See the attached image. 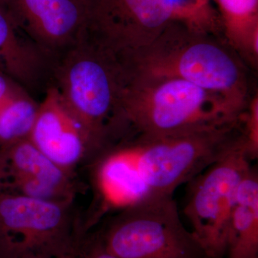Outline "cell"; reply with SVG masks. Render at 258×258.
Segmentation results:
<instances>
[{
    "label": "cell",
    "mask_w": 258,
    "mask_h": 258,
    "mask_svg": "<svg viewBox=\"0 0 258 258\" xmlns=\"http://www.w3.org/2000/svg\"><path fill=\"white\" fill-rule=\"evenodd\" d=\"M117 57L126 79L184 80L242 111L251 99L244 60L221 36L176 24L150 45Z\"/></svg>",
    "instance_id": "cell-1"
},
{
    "label": "cell",
    "mask_w": 258,
    "mask_h": 258,
    "mask_svg": "<svg viewBox=\"0 0 258 258\" xmlns=\"http://www.w3.org/2000/svg\"><path fill=\"white\" fill-rule=\"evenodd\" d=\"M55 84L96 154L123 132L120 116L124 72L117 56L86 36L52 64Z\"/></svg>",
    "instance_id": "cell-2"
},
{
    "label": "cell",
    "mask_w": 258,
    "mask_h": 258,
    "mask_svg": "<svg viewBox=\"0 0 258 258\" xmlns=\"http://www.w3.org/2000/svg\"><path fill=\"white\" fill-rule=\"evenodd\" d=\"M244 111L179 79H125L120 115L125 134L159 137L240 122Z\"/></svg>",
    "instance_id": "cell-3"
},
{
    "label": "cell",
    "mask_w": 258,
    "mask_h": 258,
    "mask_svg": "<svg viewBox=\"0 0 258 258\" xmlns=\"http://www.w3.org/2000/svg\"><path fill=\"white\" fill-rule=\"evenodd\" d=\"M242 144L241 119L164 137L133 136L118 145L130 159L147 195L173 196L179 186Z\"/></svg>",
    "instance_id": "cell-4"
},
{
    "label": "cell",
    "mask_w": 258,
    "mask_h": 258,
    "mask_svg": "<svg viewBox=\"0 0 258 258\" xmlns=\"http://www.w3.org/2000/svg\"><path fill=\"white\" fill-rule=\"evenodd\" d=\"M85 237L74 202L0 191V258L74 257Z\"/></svg>",
    "instance_id": "cell-5"
},
{
    "label": "cell",
    "mask_w": 258,
    "mask_h": 258,
    "mask_svg": "<svg viewBox=\"0 0 258 258\" xmlns=\"http://www.w3.org/2000/svg\"><path fill=\"white\" fill-rule=\"evenodd\" d=\"M99 236L118 258H210L185 227L173 196L147 195L121 209Z\"/></svg>",
    "instance_id": "cell-6"
},
{
    "label": "cell",
    "mask_w": 258,
    "mask_h": 258,
    "mask_svg": "<svg viewBox=\"0 0 258 258\" xmlns=\"http://www.w3.org/2000/svg\"><path fill=\"white\" fill-rule=\"evenodd\" d=\"M252 167L243 144L189 182L184 213L210 258H224L239 184Z\"/></svg>",
    "instance_id": "cell-7"
},
{
    "label": "cell",
    "mask_w": 258,
    "mask_h": 258,
    "mask_svg": "<svg viewBox=\"0 0 258 258\" xmlns=\"http://www.w3.org/2000/svg\"><path fill=\"white\" fill-rule=\"evenodd\" d=\"M87 3L86 35L117 55L150 45L169 27L178 24L167 0Z\"/></svg>",
    "instance_id": "cell-8"
},
{
    "label": "cell",
    "mask_w": 258,
    "mask_h": 258,
    "mask_svg": "<svg viewBox=\"0 0 258 258\" xmlns=\"http://www.w3.org/2000/svg\"><path fill=\"white\" fill-rule=\"evenodd\" d=\"M20 32L53 62L86 36L87 0H3Z\"/></svg>",
    "instance_id": "cell-9"
},
{
    "label": "cell",
    "mask_w": 258,
    "mask_h": 258,
    "mask_svg": "<svg viewBox=\"0 0 258 258\" xmlns=\"http://www.w3.org/2000/svg\"><path fill=\"white\" fill-rule=\"evenodd\" d=\"M29 140L56 165L74 175L79 164L95 154L82 125L54 85L47 88L40 103Z\"/></svg>",
    "instance_id": "cell-10"
},
{
    "label": "cell",
    "mask_w": 258,
    "mask_h": 258,
    "mask_svg": "<svg viewBox=\"0 0 258 258\" xmlns=\"http://www.w3.org/2000/svg\"><path fill=\"white\" fill-rule=\"evenodd\" d=\"M13 179L38 181L73 200L78 192L74 174L56 165L29 139L0 149V186Z\"/></svg>",
    "instance_id": "cell-11"
},
{
    "label": "cell",
    "mask_w": 258,
    "mask_h": 258,
    "mask_svg": "<svg viewBox=\"0 0 258 258\" xmlns=\"http://www.w3.org/2000/svg\"><path fill=\"white\" fill-rule=\"evenodd\" d=\"M224 258H258V173L252 166L237 189Z\"/></svg>",
    "instance_id": "cell-12"
},
{
    "label": "cell",
    "mask_w": 258,
    "mask_h": 258,
    "mask_svg": "<svg viewBox=\"0 0 258 258\" xmlns=\"http://www.w3.org/2000/svg\"><path fill=\"white\" fill-rule=\"evenodd\" d=\"M20 32L0 0V60L8 74L29 86L38 79L48 60L36 47L22 40Z\"/></svg>",
    "instance_id": "cell-13"
},
{
    "label": "cell",
    "mask_w": 258,
    "mask_h": 258,
    "mask_svg": "<svg viewBox=\"0 0 258 258\" xmlns=\"http://www.w3.org/2000/svg\"><path fill=\"white\" fill-rule=\"evenodd\" d=\"M221 20L222 37L243 58L258 51V0H213Z\"/></svg>",
    "instance_id": "cell-14"
},
{
    "label": "cell",
    "mask_w": 258,
    "mask_h": 258,
    "mask_svg": "<svg viewBox=\"0 0 258 258\" xmlns=\"http://www.w3.org/2000/svg\"><path fill=\"white\" fill-rule=\"evenodd\" d=\"M39 106L18 87L0 104V149L30 138Z\"/></svg>",
    "instance_id": "cell-15"
},
{
    "label": "cell",
    "mask_w": 258,
    "mask_h": 258,
    "mask_svg": "<svg viewBox=\"0 0 258 258\" xmlns=\"http://www.w3.org/2000/svg\"><path fill=\"white\" fill-rule=\"evenodd\" d=\"M176 23L192 31L222 37L221 20L213 0H167Z\"/></svg>",
    "instance_id": "cell-16"
},
{
    "label": "cell",
    "mask_w": 258,
    "mask_h": 258,
    "mask_svg": "<svg viewBox=\"0 0 258 258\" xmlns=\"http://www.w3.org/2000/svg\"><path fill=\"white\" fill-rule=\"evenodd\" d=\"M244 149L249 160L258 157V98H251L242 117Z\"/></svg>",
    "instance_id": "cell-17"
},
{
    "label": "cell",
    "mask_w": 258,
    "mask_h": 258,
    "mask_svg": "<svg viewBox=\"0 0 258 258\" xmlns=\"http://www.w3.org/2000/svg\"><path fill=\"white\" fill-rule=\"evenodd\" d=\"M76 258H118L107 250L99 235L85 237L80 246Z\"/></svg>",
    "instance_id": "cell-18"
},
{
    "label": "cell",
    "mask_w": 258,
    "mask_h": 258,
    "mask_svg": "<svg viewBox=\"0 0 258 258\" xmlns=\"http://www.w3.org/2000/svg\"><path fill=\"white\" fill-rule=\"evenodd\" d=\"M15 88L16 87L8 82V80L5 79L0 75V104L9 96Z\"/></svg>",
    "instance_id": "cell-19"
},
{
    "label": "cell",
    "mask_w": 258,
    "mask_h": 258,
    "mask_svg": "<svg viewBox=\"0 0 258 258\" xmlns=\"http://www.w3.org/2000/svg\"><path fill=\"white\" fill-rule=\"evenodd\" d=\"M76 256H74V257H69V258H76Z\"/></svg>",
    "instance_id": "cell-20"
}]
</instances>
